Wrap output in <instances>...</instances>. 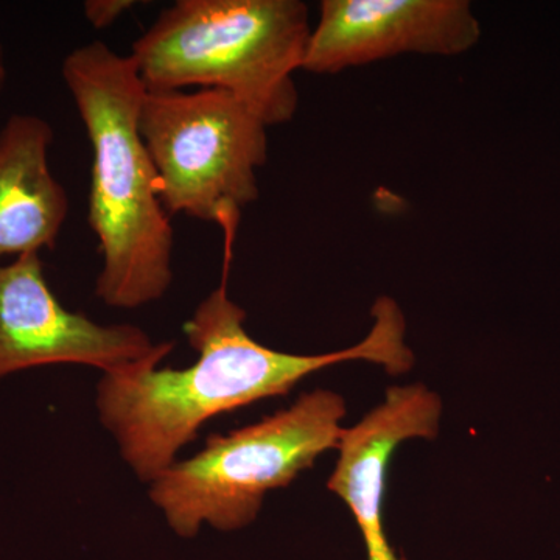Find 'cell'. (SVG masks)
<instances>
[{"label": "cell", "instance_id": "cell-2", "mask_svg": "<svg viewBox=\"0 0 560 560\" xmlns=\"http://www.w3.org/2000/svg\"><path fill=\"white\" fill-rule=\"evenodd\" d=\"M61 75L92 149L88 223L103 259L95 294L114 308L160 301L173 282L175 231L139 131L145 86L130 55L103 40L70 51Z\"/></svg>", "mask_w": 560, "mask_h": 560}, {"label": "cell", "instance_id": "cell-11", "mask_svg": "<svg viewBox=\"0 0 560 560\" xmlns=\"http://www.w3.org/2000/svg\"><path fill=\"white\" fill-rule=\"evenodd\" d=\"M7 75H9V69H7L5 50H3L2 43H0V94L5 88Z\"/></svg>", "mask_w": 560, "mask_h": 560}, {"label": "cell", "instance_id": "cell-1", "mask_svg": "<svg viewBox=\"0 0 560 560\" xmlns=\"http://www.w3.org/2000/svg\"><path fill=\"white\" fill-rule=\"evenodd\" d=\"M223 282L184 324L198 359L186 370L158 368L160 361L103 375L97 410L116 438L121 458L140 480L153 482L175 464L184 445L197 440L206 422L256 401L285 396L324 368L345 361L382 364L389 374H405L415 364L405 342L404 313L396 301L381 296L372 305V329L359 345L320 355H294L267 348L245 329L246 312Z\"/></svg>", "mask_w": 560, "mask_h": 560}, {"label": "cell", "instance_id": "cell-4", "mask_svg": "<svg viewBox=\"0 0 560 560\" xmlns=\"http://www.w3.org/2000/svg\"><path fill=\"white\" fill-rule=\"evenodd\" d=\"M345 416L340 394H304L289 410L254 425L210 434L194 458L172 464L151 482L150 499L183 537H194L202 523L245 528L270 490L287 488L323 453L338 448Z\"/></svg>", "mask_w": 560, "mask_h": 560}, {"label": "cell", "instance_id": "cell-6", "mask_svg": "<svg viewBox=\"0 0 560 560\" xmlns=\"http://www.w3.org/2000/svg\"><path fill=\"white\" fill-rule=\"evenodd\" d=\"M175 342H154L130 324L102 326L69 312L50 290L39 254L0 265V378L44 364L120 372L161 361Z\"/></svg>", "mask_w": 560, "mask_h": 560}, {"label": "cell", "instance_id": "cell-10", "mask_svg": "<svg viewBox=\"0 0 560 560\" xmlns=\"http://www.w3.org/2000/svg\"><path fill=\"white\" fill-rule=\"evenodd\" d=\"M136 5L138 2L135 0H88L84 2L83 13L92 27L102 31L119 21V18L135 9Z\"/></svg>", "mask_w": 560, "mask_h": 560}, {"label": "cell", "instance_id": "cell-8", "mask_svg": "<svg viewBox=\"0 0 560 560\" xmlns=\"http://www.w3.org/2000/svg\"><path fill=\"white\" fill-rule=\"evenodd\" d=\"M441 415V397L427 386H393L377 408L352 429L342 431L337 466L327 488L348 504L355 517L368 560H405L390 547L383 525L388 464L401 442L434 440Z\"/></svg>", "mask_w": 560, "mask_h": 560}, {"label": "cell", "instance_id": "cell-9", "mask_svg": "<svg viewBox=\"0 0 560 560\" xmlns=\"http://www.w3.org/2000/svg\"><path fill=\"white\" fill-rule=\"evenodd\" d=\"M54 128L33 114H14L0 130V265L57 245L69 197L50 171Z\"/></svg>", "mask_w": 560, "mask_h": 560}, {"label": "cell", "instance_id": "cell-5", "mask_svg": "<svg viewBox=\"0 0 560 560\" xmlns=\"http://www.w3.org/2000/svg\"><path fill=\"white\" fill-rule=\"evenodd\" d=\"M268 125L230 92H145L139 131L165 210L208 221L234 254L242 212L259 200L257 171L268 160Z\"/></svg>", "mask_w": 560, "mask_h": 560}, {"label": "cell", "instance_id": "cell-7", "mask_svg": "<svg viewBox=\"0 0 560 560\" xmlns=\"http://www.w3.org/2000/svg\"><path fill=\"white\" fill-rule=\"evenodd\" d=\"M480 38L467 0H324L302 70L326 75L404 54L456 57Z\"/></svg>", "mask_w": 560, "mask_h": 560}, {"label": "cell", "instance_id": "cell-3", "mask_svg": "<svg viewBox=\"0 0 560 560\" xmlns=\"http://www.w3.org/2000/svg\"><path fill=\"white\" fill-rule=\"evenodd\" d=\"M301 0H178L132 43L149 92H230L268 127L300 108L294 72L311 38Z\"/></svg>", "mask_w": 560, "mask_h": 560}]
</instances>
